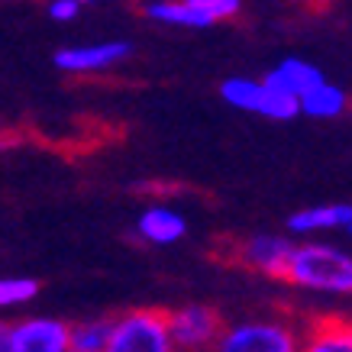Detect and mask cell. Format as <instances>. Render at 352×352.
Wrapping results in <instances>:
<instances>
[{"instance_id":"obj_1","label":"cell","mask_w":352,"mask_h":352,"mask_svg":"<svg viewBox=\"0 0 352 352\" xmlns=\"http://www.w3.org/2000/svg\"><path fill=\"white\" fill-rule=\"evenodd\" d=\"M294 288L320 294H352V256L323 243H300L291 256L288 278Z\"/></svg>"},{"instance_id":"obj_2","label":"cell","mask_w":352,"mask_h":352,"mask_svg":"<svg viewBox=\"0 0 352 352\" xmlns=\"http://www.w3.org/2000/svg\"><path fill=\"white\" fill-rule=\"evenodd\" d=\"M107 352H178L168 330V314L142 307L113 317Z\"/></svg>"},{"instance_id":"obj_3","label":"cell","mask_w":352,"mask_h":352,"mask_svg":"<svg viewBox=\"0 0 352 352\" xmlns=\"http://www.w3.org/2000/svg\"><path fill=\"white\" fill-rule=\"evenodd\" d=\"M304 340L281 320H243L220 333L214 352H300Z\"/></svg>"},{"instance_id":"obj_4","label":"cell","mask_w":352,"mask_h":352,"mask_svg":"<svg viewBox=\"0 0 352 352\" xmlns=\"http://www.w3.org/2000/svg\"><path fill=\"white\" fill-rule=\"evenodd\" d=\"M220 97L230 107L245 110V113H258L268 120H291L300 113V100L288 97L268 87L265 81H252V78H226L220 85Z\"/></svg>"},{"instance_id":"obj_5","label":"cell","mask_w":352,"mask_h":352,"mask_svg":"<svg viewBox=\"0 0 352 352\" xmlns=\"http://www.w3.org/2000/svg\"><path fill=\"white\" fill-rule=\"evenodd\" d=\"M142 13L165 26H184V30H204L220 20H230L239 13V0H152Z\"/></svg>"},{"instance_id":"obj_6","label":"cell","mask_w":352,"mask_h":352,"mask_svg":"<svg viewBox=\"0 0 352 352\" xmlns=\"http://www.w3.org/2000/svg\"><path fill=\"white\" fill-rule=\"evenodd\" d=\"M168 330L178 352H207L217 346L226 327L207 304H184L178 310H168Z\"/></svg>"},{"instance_id":"obj_7","label":"cell","mask_w":352,"mask_h":352,"mask_svg":"<svg viewBox=\"0 0 352 352\" xmlns=\"http://www.w3.org/2000/svg\"><path fill=\"white\" fill-rule=\"evenodd\" d=\"M133 52L129 43H94V45H65L55 52V68H62L68 75H97L120 65Z\"/></svg>"},{"instance_id":"obj_8","label":"cell","mask_w":352,"mask_h":352,"mask_svg":"<svg viewBox=\"0 0 352 352\" xmlns=\"http://www.w3.org/2000/svg\"><path fill=\"white\" fill-rule=\"evenodd\" d=\"M16 352H72V327L58 317H23L13 323Z\"/></svg>"},{"instance_id":"obj_9","label":"cell","mask_w":352,"mask_h":352,"mask_svg":"<svg viewBox=\"0 0 352 352\" xmlns=\"http://www.w3.org/2000/svg\"><path fill=\"white\" fill-rule=\"evenodd\" d=\"M294 249H298V245L291 243L288 236L258 233V236H249V239L239 245V258H243L249 268L262 272V275L288 278V265H291Z\"/></svg>"},{"instance_id":"obj_10","label":"cell","mask_w":352,"mask_h":352,"mask_svg":"<svg viewBox=\"0 0 352 352\" xmlns=\"http://www.w3.org/2000/svg\"><path fill=\"white\" fill-rule=\"evenodd\" d=\"M268 87H275V91H281V94L288 97H304L307 91H314V87H320L327 78H323V72L317 68V65L304 62V58H285V62H278L272 72H268L265 78H262Z\"/></svg>"},{"instance_id":"obj_11","label":"cell","mask_w":352,"mask_h":352,"mask_svg":"<svg viewBox=\"0 0 352 352\" xmlns=\"http://www.w3.org/2000/svg\"><path fill=\"white\" fill-rule=\"evenodd\" d=\"M352 226V204H317L304 207L298 214L288 217V233L310 236L323 230H349Z\"/></svg>"},{"instance_id":"obj_12","label":"cell","mask_w":352,"mask_h":352,"mask_svg":"<svg viewBox=\"0 0 352 352\" xmlns=\"http://www.w3.org/2000/svg\"><path fill=\"white\" fill-rule=\"evenodd\" d=\"M136 233L152 245H171L188 233V223H184V217L178 210L155 204L149 210H142V217H139V223H136Z\"/></svg>"},{"instance_id":"obj_13","label":"cell","mask_w":352,"mask_h":352,"mask_svg":"<svg viewBox=\"0 0 352 352\" xmlns=\"http://www.w3.org/2000/svg\"><path fill=\"white\" fill-rule=\"evenodd\" d=\"M346 107H349L346 91L330 85V81H323L320 87H314V91H307L300 97V113L314 120H336L346 113Z\"/></svg>"},{"instance_id":"obj_14","label":"cell","mask_w":352,"mask_h":352,"mask_svg":"<svg viewBox=\"0 0 352 352\" xmlns=\"http://www.w3.org/2000/svg\"><path fill=\"white\" fill-rule=\"evenodd\" d=\"M300 352H352V323L320 320L304 336V349Z\"/></svg>"},{"instance_id":"obj_15","label":"cell","mask_w":352,"mask_h":352,"mask_svg":"<svg viewBox=\"0 0 352 352\" xmlns=\"http://www.w3.org/2000/svg\"><path fill=\"white\" fill-rule=\"evenodd\" d=\"M113 320H78L72 323V352H107Z\"/></svg>"},{"instance_id":"obj_16","label":"cell","mask_w":352,"mask_h":352,"mask_svg":"<svg viewBox=\"0 0 352 352\" xmlns=\"http://www.w3.org/2000/svg\"><path fill=\"white\" fill-rule=\"evenodd\" d=\"M39 294L36 278H0V307H20Z\"/></svg>"},{"instance_id":"obj_17","label":"cell","mask_w":352,"mask_h":352,"mask_svg":"<svg viewBox=\"0 0 352 352\" xmlns=\"http://www.w3.org/2000/svg\"><path fill=\"white\" fill-rule=\"evenodd\" d=\"M45 10H49V16H52L55 23H68L81 13V3H78V0H52Z\"/></svg>"},{"instance_id":"obj_18","label":"cell","mask_w":352,"mask_h":352,"mask_svg":"<svg viewBox=\"0 0 352 352\" xmlns=\"http://www.w3.org/2000/svg\"><path fill=\"white\" fill-rule=\"evenodd\" d=\"M0 352H16V346H13V323L3 320H0Z\"/></svg>"},{"instance_id":"obj_19","label":"cell","mask_w":352,"mask_h":352,"mask_svg":"<svg viewBox=\"0 0 352 352\" xmlns=\"http://www.w3.org/2000/svg\"><path fill=\"white\" fill-rule=\"evenodd\" d=\"M349 233H352V226H349Z\"/></svg>"}]
</instances>
